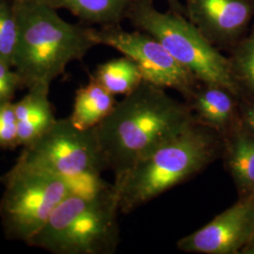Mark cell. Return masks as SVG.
Listing matches in <instances>:
<instances>
[{"label":"cell","mask_w":254,"mask_h":254,"mask_svg":"<svg viewBox=\"0 0 254 254\" xmlns=\"http://www.w3.org/2000/svg\"><path fill=\"white\" fill-rule=\"evenodd\" d=\"M12 7L18 25L12 68L22 87L51 85L96 46L91 27L68 23L47 0H13Z\"/></svg>","instance_id":"obj_2"},{"label":"cell","mask_w":254,"mask_h":254,"mask_svg":"<svg viewBox=\"0 0 254 254\" xmlns=\"http://www.w3.org/2000/svg\"><path fill=\"white\" fill-rule=\"evenodd\" d=\"M242 253H244V254H254V236L253 237L252 241H251L248 245L246 246V248L242 251Z\"/></svg>","instance_id":"obj_23"},{"label":"cell","mask_w":254,"mask_h":254,"mask_svg":"<svg viewBox=\"0 0 254 254\" xmlns=\"http://www.w3.org/2000/svg\"><path fill=\"white\" fill-rule=\"evenodd\" d=\"M91 76L113 95L125 96L144 80L136 63L126 56L101 64Z\"/></svg>","instance_id":"obj_15"},{"label":"cell","mask_w":254,"mask_h":254,"mask_svg":"<svg viewBox=\"0 0 254 254\" xmlns=\"http://www.w3.org/2000/svg\"><path fill=\"white\" fill-rule=\"evenodd\" d=\"M116 104L115 95L91 75L89 83L76 91L73 112L69 119L74 127L81 130L91 129L109 116Z\"/></svg>","instance_id":"obj_13"},{"label":"cell","mask_w":254,"mask_h":254,"mask_svg":"<svg viewBox=\"0 0 254 254\" xmlns=\"http://www.w3.org/2000/svg\"><path fill=\"white\" fill-rule=\"evenodd\" d=\"M127 20L137 30L155 38L173 58L204 84L218 85L236 94L238 85L230 60L210 44L188 18L154 7V0H135Z\"/></svg>","instance_id":"obj_5"},{"label":"cell","mask_w":254,"mask_h":254,"mask_svg":"<svg viewBox=\"0 0 254 254\" xmlns=\"http://www.w3.org/2000/svg\"><path fill=\"white\" fill-rule=\"evenodd\" d=\"M19 158L64 178L73 194H90L108 169L95 129L81 130L69 118L56 120L35 141L24 146Z\"/></svg>","instance_id":"obj_7"},{"label":"cell","mask_w":254,"mask_h":254,"mask_svg":"<svg viewBox=\"0 0 254 254\" xmlns=\"http://www.w3.org/2000/svg\"><path fill=\"white\" fill-rule=\"evenodd\" d=\"M0 223L11 241L27 242L45 226L58 205L73 194L64 178L17 158L0 177Z\"/></svg>","instance_id":"obj_6"},{"label":"cell","mask_w":254,"mask_h":254,"mask_svg":"<svg viewBox=\"0 0 254 254\" xmlns=\"http://www.w3.org/2000/svg\"><path fill=\"white\" fill-rule=\"evenodd\" d=\"M244 123L249 131L254 135V107L246 110L244 114Z\"/></svg>","instance_id":"obj_22"},{"label":"cell","mask_w":254,"mask_h":254,"mask_svg":"<svg viewBox=\"0 0 254 254\" xmlns=\"http://www.w3.org/2000/svg\"><path fill=\"white\" fill-rule=\"evenodd\" d=\"M96 46L112 47L136 63L143 79L163 89H173L190 98L198 80L150 34L127 31L121 25L91 28Z\"/></svg>","instance_id":"obj_8"},{"label":"cell","mask_w":254,"mask_h":254,"mask_svg":"<svg viewBox=\"0 0 254 254\" xmlns=\"http://www.w3.org/2000/svg\"><path fill=\"white\" fill-rule=\"evenodd\" d=\"M118 201L113 185L95 195L63 200L27 245L53 254H111L120 239Z\"/></svg>","instance_id":"obj_4"},{"label":"cell","mask_w":254,"mask_h":254,"mask_svg":"<svg viewBox=\"0 0 254 254\" xmlns=\"http://www.w3.org/2000/svg\"><path fill=\"white\" fill-rule=\"evenodd\" d=\"M165 1L167 2L170 10L186 16L185 5L182 3L180 0H165Z\"/></svg>","instance_id":"obj_21"},{"label":"cell","mask_w":254,"mask_h":254,"mask_svg":"<svg viewBox=\"0 0 254 254\" xmlns=\"http://www.w3.org/2000/svg\"><path fill=\"white\" fill-rule=\"evenodd\" d=\"M235 46L233 57L229 59L235 79L238 88L241 84L254 94V25Z\"/></svg>","instance_id":"obj_17"},{"label":"cell","mask_w":254,"mask_h":254,"mask_svg":"<svg viewBox=\"0 0 254 254\" xmlns=\"http://www.w3.org/2000/svg\"><path fill=\"white\" fill-rule=\"evenodd\" d=\"M21 87L17 73L0 59V105L12 102L15 92Z\"/></svg>","instance_id":"obj_20"},{"label":"cell","mask_w":254,"mask_h":254,"mask_svg":"<svg viewBox=\"0 0 254 254\" xmlns=\"http://www.w3.org/2000/svg\"><path fill=\"white\" fill-rule=\"evenodd\" d=\"M55 9L70 11L88 24L101 27L121 25L135 0H47Z\"/></svg>","instance_id":"obj_14"},{"label":"cell","mask_w":254,"mask_h":254,"mask_svg":"<svg viewBox=\"0 0 254 254\" xmlns=\"http://www.w3.org/2000/svg\"><path fill=\"white\" fill-rule=\"evenodd\" d=\"M49 89L50 85L37 84L28 88L27 94L14 103L19 146L35 141L57 120L48 98Z\"/></svg>","instance_id":"obj_11"},{"label":"cell","mask_w":254,"mask_h":254,"mask_svg":"<svg viewBox=\"0 0 254 254\" xmlns=\"http://www.w3.org/2000/svg\"><path fill=\"white\" fill-rule=\"evenodd\" d=\"M201 84L202 86H197L190 97L197 118L202 126L222 132L233 118L235 94L218 85Z\"/></svg>","instance_id":"obj_12"},{"label":"cell","mask_w":254,"mask_h":254,"mask_svg":"<svg viewBox=\"0 0 254 254\" xmlns=\"http://www.w3.org/2000/svg\"><path fill=\"white\" fill-rule=\"evenodd\" d=\"M228 166L237 185L254 193V135L238 132L233 137L228 155Z\"/></svg>","instance_id":"obj_16"},{"label":"cell","mask_w":254,"mask_h":254,"mask_svg":"<svg viewBox=\"0 0 254 254\" xmlns=\"http://www.w3.org/2000/svg\"><path fill=\"white\" fill-rule=\"evenodd\" d=\"M18 43V25L12 4L0 0V59L12 68Z\"/></svg>","instance_id":"obj_18"},{"label":"cell","mask_w":254,"mask_h":254,"mask_svg":"<svg viewBox=\"0 0 254 254\" xmlns=\"http://www.w3.org/2000/svg\"><path fill=\"white\" fill-rule=\"evenodd\" d=\"M218 151L213 130L194 122L115 179L120 212L129 213L199 173Z\"/></svg>","instance_id":"obj_3"},{"label":"cell","mask_w":254,"mask_h":254,"mask_svg":"<svg viewBox=\"0 0 254 254\" xmlns=\"http://www.w3.org/2000/svg\"><path fill=\"white\" fill-rule=\"evenodd\" d=\"M19 146L18 127L14 103L0 105V148L13 149Z\"/></svg>","instance_id":"obj_19"},{"label":"cell","mask_w":254,"mask_h":254,"mask_svg":"<svg viewBox=\"0 0 254 254\" xmlns=\"http://www.w3.org/2000/svg\"><path fill=\"white\" fill-rule=\"evenodd\" d=\"M254 236V198L239 200L208 224L185 236L177 248L185 253L234 254L243 251Z\"/></svg>","instance_id":"obj_9"},{"label":"cell","mask_w":254,"mask_h":254,"mask_svg":"<svg viewBox=\"0 0 254 254\" xmlns=\"http://www.w3.org/2000/svg\"><path fill=\"white\" fill-rule=\"evenodd\" d=\"M193 123L185 105L143 80L94 129L108 169L118 179Z\"/></svg>","instance_id":"obj_1"},{"label":"cell","mask_w":254,"mask_h":254,"mask_svg":"<svg viewBox=\"0 0 254 254\" xmlns=\"http://www.w3.org/2000/svg\"><path fill=\"white\" fill-rule=\"evenodd\" d=\"M186 17L215 47L235 45L254 17V0H185Z\"/></svg>","instance_id":"obj_10"}]
</instances>
